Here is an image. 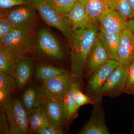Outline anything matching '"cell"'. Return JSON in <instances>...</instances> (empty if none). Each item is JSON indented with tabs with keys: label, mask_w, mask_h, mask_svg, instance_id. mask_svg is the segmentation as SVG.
Here are the masks:
<instances>
[{
	"label": "cell",
	"mask_w": 134,
	"mask_h": 134,
	"mask_svg": "<svg viewBox=\"0 0 134 134\" xmlns=\"http://www.w3.org/2000/svg\"><path fill=\"white\" fill-rule=\"evenodd\" d=\"M1 106L5 108L9 124V134H29V114L19 98L11 94Z\"/></svg>",
	"instance_id": "obj_3"
},
{
	"label": "cell",
	"mask_w": 134,
	"mask_h": 134,
	"mask_svg": "<svg viewBox=\"0 0 134 134\" xmlns=\"http://www.w3.org/2000/svg\"><path fill=\"white\" fill-rule=\"evenodd\" d=\"M133 128L134 131V122L133 123Z\"/></svg>",
	"instance_id": "obj_35"
},
{
	"label": "cell",
	"mask_w": 134,
	"mask_h": 134,
	"mask_svg": "<svg viewBox=\"0 0 134 134\" xmlns=\"http://www.w3.org/2000/svg\"><path fill=\"white\" fill-rule=\"evenodd\" d=\"M89 16L93 21H98L101 15L108 8L106 0H79Z\"/></svg>",
	"instance_id": "obj_22"
},
{
	"label": "cell",
	"mask_w": 134,
	"mask_h": 134,
	"mask_svg": "<svg viewBox=\"0 0 134 134\" xmlns=\"http://www.w3.org/2000/svg\"><path fill=\"white\" fill-rule=\"evenodd\" d=\"M65 132L53 124H50L41 129L37 134H63Z\"/></svg>",
	"instance_id": "obj_32"
},
{
	"label": "cell",
	"mask_w": 134,
	"mask_h": 134,
	"mask_svg": "<svg viewBox=\"0 0 134 134\" xmlns=\"http://www.w3.org/2000/svg\"><path fill=\"white\" fill-rule=\"evenodd\" d=\"M33 5L43 21L49 26L60 31L67 41L72 35V31L69 20L65 15L60 14L53 9L46 0H26Z\"/></svg>",
	"instance_id": "obj_5"
},
{
	"label": "cell",
	"mask_w": 134,
	"mask_h": 134,
	"mask_svg": "<svg viewBox=\"0 0 134 134\" xmlns=\"http://www.w3.org/2000/svg\"><path fill=\"white\" fill-rule=\"evenodd\" d=\"M16 60L2 47L0 46V70L14 78Z\"/></svg>",
	"instance_id": "obj_24"
},
{
	"label": "cell",
	"mask_w": 134,
	"mask_h": 134,
	"mask_svg": "<svg viewBox=\"0 0 134 134\" xmlns=\"http://www.w3.org/2000/svg\"><path fill=\"white\" fill-rule=\"evenodd\" d=\"M100 28L112 34H121L127 28L128 21L117 11L108 8L104 11L98 19Z\"/></svg>",
	"instance_id": "obj_12"
},
{
	"label": "cell",
	"mask_w": 134,
	"mask_h": 134,
	"mask_svg": "<svg viewBox=\"0 0 134 134\" xmlns=\"http://www.w3.org/2000/svg\"><path fill=\"white\" fill-rule=\"evenodd\" d=\"M127 28L134 35V16L128 21Z\"/></svg>",
	"instance_id": "obj_33"
},
{
	"label": "cell",
	"mask_w": 134,
	"mask_h": 134,
	"mask_svg": "<svg viewBox=\"0 0 134 134\" xmlns=\"http://www.w3.org/2000/svg\"><path fill=\"white\" fill-rule=\"evenodd\" d=\"M43 94L41 86L40 88L29 87L23 93L19 99L28 114L32 110L40 107V99Z\"/></svg>",
	"instance_id": "obj_19"
},
{
	"label": "cell",
	"mask_w": 134,
	"mask_h": 134,
	"mask_svg": "<svg viewBox=\"0 0 134 134\" xmlns=\"http://www.w3.org/2000/svg\"><path fill=\"white\" fill-rule=\"evenodd\" d=\"M55 11L61 15H66L74 7L79 0H46Z\"/></svg>",
	"instance_id": "obj_25"
},
{
	"label": "cell",
	"mask_w": 134,
	"mask_h": 134,
	"mask_svg": "<svg viewBox=\"0 0 134 134\" xmlns=\"http://www.w3.org/2000/svg\"><path fill=\"white\" fill-rule=\"evenodd\" d=\"M120 65L129 67L134 60V35L128 28L121 34L118 50Z\"/></svg>",
	"instance_id": "obj_14"
},
{
	"label": "cell",
	"mask_w": 134,
	"mask_h": 134,
	"mask_svg": "<svg viewBox=\"0 0 134 134\" xmlns=\"http://www.w3.org/2000/svg\"><path fill=\"white\" fill-rule=\"evenodd\" d=\"M70 70H67L47 64H40L37 66L35 71L36 79L41 82L51 78L69 74Z\"/></svg>",
	"instance_id": "obj_20"
},
{
	"label": "cell",
	"mask_w": 134,
	"mask_h": 134,
	"mask_svg": "<svg viewBox=\"0 0 134 134\" xmlns=\"http://www.w3.org/2000/svg\"><path fill=\"white\" fill-rule=\"evenodd\" d=\"M77 134H110L106 123L105 114L102 100L93 104L90 119Z\"/></svg>",
	"instance_id": "obj_11"
},
{
	"label": "cell",
	"mask_w": 134,
	"mask_h": 134,
	"mask_svg": "<svg viewBox=\"0 0 134 134\" xmlns=\"http://www.w3.org/2000/svg\"><path fill=\"white\" fill-rule=\"evenodd\" d=\"M36 31L15 28L0 39L1 46L17 60L34 52Z\"/></svg>",
	"instance_id": "obj_2"
},
{
	"label": "cell",
	"mask_w": 134,
	"mask_h": 134,
	"mask_svg": "<svg viewBox=\"0 0 134 134\" xmlns=\"http://www.w3.org/2000/svg\"><path fill=\"white\" fill-rule=\"evenodd\" d=\"M3 14L16 28L36 31L39 15L33 5H21L1 10Z\"/></svg>",
	"instance_id": "obj_6"
},
{
	"label": "cell",
	"mask_w": 134,
	"mask_h": 134,
	"mask_svg": "<svg viewBox=\"0 0 134 134\" xmlns=\"http://www.w3.org/2000/svg\"><path fill=\"white\" fill-rule=\"evenodd\" d=\"M9 124L5 108L1 106L0 108V134H9Z\"/></svg>",
	"instance_id": "obj_30"
},
{
	"label": "cell",
	"mask_w": 134,
	"mask_h": 134,
	"mask_svg": "<svg viewBox=\"0 0 134 134\" xmlns=\"http://www.w3.org/2000/svg\"><path fill=\"white\" fill-rule=\"evenodd\" d=\"M65 15L69 20L73 31L77 29L91 28L98 21L92 19L79 1L71 10Z\"/></svg>",
	"instance_id": "obj_15"
},
{
	"label": "cell",
	"mask_w": 134,
	"mask_h": 134,
	"mask_svg": "<svg viewBox=\"0 0 134 134\" xmlns=\"http://www.w3.org/2000/svg\"><path fill=\"white\" fill-rule=\"evenodd\" d=\"M108 8L119 13L126 20L133 18V13L129 0H106Z\"/></svg>",
	"instance_id": "obj_23"
},
{
	"label": "cell",
	"mask_w": 134,
	"mask_h": 134,
	"mask_svg": "<svg viewBox=\"0 0 134 134\" xmlns=\"http://www.w3.org/2000/svg\"><path fill=\"white\" fill-rule=\"evenodd\" d=\"M79 79L70 72L42 82L43 96L52 100H62L72 84Z\"/></svg>",
	"instance_id": "obj_8"
},
{
	"label": "cell",
	"mask_w": 134,
	"mask_h": 134,
	"mask_svg": "<svg viewBox=\"0 0 134 134\" xmlns=\"http://www.w3.org/2000/svg\"><path fill=\"white\" fill-rule=\"evenodd\" d=\"M29 4L26 0H0L1 10Z\"/></svg>",
	"instance_id": "obj_31"
},
{
	"label": "cell",
	"mask_w": 134,
	"mask_h": 134,
	"mask_svg": "<svg viewBox=\"0 0 134 134\" xmlns=\"http://www.w3.org/2000/svg\"><path fill=\"white\" fill-rule=\"evenodd\" d=\"M121 34L109 33L99 28L97 34L100 43L108 54L110 59L119 61L118 50Z\"/></svg>",
	"instance_id": "obj_17"
},
{
	"label": "cell",
	"mask_w": 134,
	"mask_h": 134,
	"mask_svg": "<svg viewBox=\"0 0 134 134\" xmlns=\"http://www.w3.org/2000/svg\"><path fill=\"white\" fill-rule=\"evenodd\" d=\"M15 28L4 15L0 13V39Z\"/></svg>",
	"instance_id": "obj_29"
},
{
	"label": "cell",
	"mask_w": 134,
	"mask_h": 134,
	"mask_svg": "<svg viewBox=\"0 0 134 134\" xmlns=\"http://www.w3.org/2000/svg\"><path fill=\"white\" fill-rule=\"evenodd\" d=\"M17 88L14 77L0 70V91L11 94L15 92Z\"/></svg>",
	"instance_id": "obj_26"
},
{
	"label": "cell",
	"mask_w": 134,
	"mask_h": 134,
	"mask_svg": "<svg viewBox=\"0 0 134 134\" xmlns=\"http://www.w3.org/2000/svg\"><path fill=\"white\" fill-rule=\"evenodd\" d=\"M28 114L29 134H37L40 129L50 124L41 107Z\"/></svg>",
	"instance_id": "obj_21"
},
{
	"label": "cell",
	"mask_w": 134,
	"mask_h": 134,
	"mask_svg": "<svg viewBox=\"0 0 134 134\" xmlns=\"http://www.w3.org/2000/svg\"><path fill=\"white\" fill-rule=\"evenodd\" d=\"M128 68L119 65L113 71L100 90V99L106 96L115 98L124 93Z\"/></svg>",
	"instance_id": "obj_10"
},
{
	"label": "cell",
	"mask_w": 134,
	"mask_h": 134,
	"mask_svg": "<svg viewBox=\"0 0 134 134\" xmlns=\"http://www.w3.org/2000/svg\"><path fill=\"white\" fill-rule=\"evenodd\" d=\"M119 65V62L109 59L96 70L87 79L85 94L95 103L102 100L99 97L100 90L108 77Z\"/></svg>",
	"instance_id": "obj_7"
},
{
	"label": "cell",
	"mask_w": 134,
	"mask_h": 134,
	"mask_svg": "<svg viewBox=\"0 0 134 134\" xmlns=\"http://www.w3.org/2000/svg\"><path fill=\"white\" fill-rule=\"evenodd\" d=\"M36 52L40 57L55 62L64 61L65 53L58 39L48 29L42 28L36 40Z\"/></svg>",
	"instance_id": "obj_4"
},
{
	"label": "cell",
	"mask_w": 134,
	"mask_h": 134,
	"mask_svg": "<svg viewBox=\"0 0 134 134\" xmlns=\"http://www.w3.org/2000/svg\"><path fill=\"white\" fill-rule=\"evenodd\" d=\"M109 59L106 51L97 36L89 53L83 78L87 80L96 70Z\"/></svg>",
	"instance_id": "obj_13"
},
{
	"label": "cell",
	"mask_w": 134,
	"mask_h": 134,
	"mask_svg": "<svg viewBox=\"0 0 134 134\" xmlns=\"http://www.w3.org/2000/svg\"><path fill=\"white\" fill-rule=\"evenodd\" d=\"M40 107L49 122L65 133L70 125L67 120L63 100H52L46 98L41 95Z\"/></svg>",
	"instance_id": "obj_9"
},
{
	"label": "cell",
	"mask_w": 134,
	"mask_h": 134,
	"mask_svg": "<svg viewBox=\"0 0 134 134\" xmlns=\"http://www.w3.org/2000/svg\"><path fill=\"white\" fill-rule=\"evenodd\" d=\"M34 70L33 61L29 56L17 60L14 79L19 90H23L31 81Z\"/></svg>",
	"instance_id": "obj_16"
},
{
	"label": "cell",
	"mask_w": 134,
	"mask_h": 134,
	"mask_svg": "<svg viewBox=\"0 0 134 134\" xmlns=\"http://www.w3.org/2000/svg\"><path fill=\"white\" fill-rule=\"evenodd\" d=\"M132 7L133 17L134 16V0H129Z\"/></svg>",
	"instance_id": "obj_34"
},
{
	"label": "cell",
	"mask_w": 134,
	"mask_h": 134,
	"mask_svg": "<svg viewBox=\"0 0 134 134\" xmlns=\"http://www.w3.org/2000/svg\"><path fill=\"white\" fill-rule=\"evenodd\" d=\"M74 99L77 106L79 108L85 105L91 104L93 105L95 103L90 97L83 93L81 86L77 88L75 92Z\"/></svg>",
	"instance_id": "obj_28"
},
{
	"label": "cell",
	"mask_w": 134,
	"mask_h": 134,
	"mask_svg": "<svg viewBox=\"0 0 134 134\" xmlns=\"http://www.w3.org/2000/svg\"><path fill=\"white\" fill-rule=\"evenodd\" d=\"M82 80V79H79L72 84L62 100L67 120L70 125L76 118L79 108L76 104L74 94L76 89L81 87Z\"/></svg>",
	"instance_id": "obj_18"
},
{
	"label": "cell",
	"mask_w": 134,
	"mask_h": 134,
	"mask_svg": "<svg viewBox=\"0 0 134 134\" xmlns=\"http://www.w3.org/2000/svg\"><path fill=\"white\" fill-rule=\"evenodd\" d=\"M96 24L89 29L73 31L68 41L70 48V71L73 75L83 78L87 59L98 31Z\"/></svg>",
	"instance_id": "obj_1"
},
{
	"label": "cell",
	"mask_w": 134,
	"mask_h": 134,
	"mask_svg": "<svg viewBox=\"0 0 134 134\" xmlns=\"http://www.w3.org/2000/svg\"><path fill=\"white\" fill-rule=\"evenodd\" d=\"M124 93L134 96V60L128 68Z\"/></svg>",
	"instance_id": "obj_27"
}]
</instances>
